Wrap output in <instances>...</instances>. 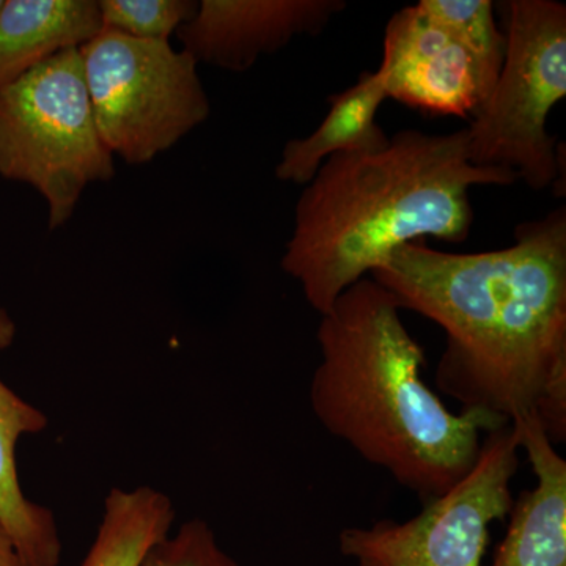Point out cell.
I'll return each mask as SVG.
<instances>
[{"label":"cell","instance_id":"cell-1","mask_svg":"<svg viewBox=\"0 0 566 566\" xmlns=\"http://www.w3.org/2000/svg\"><path fill=\"white\" fill-rule=\"evenodd\" d=\"M370 277L444 331L442 394L509 422L534 415L554 446L565 442V207L520 223L499 251L401 245Z\"/></svg>","mask_w":566,"mask_h":566},{"label":"cell","instance_id":"cell-2","mask_svg":"<svg viewBox=\"0 0 566 566\" xmlns=\"http://www.w3.org/2000/svg\"><path fill=\"white\" fill-rule=\"evenodd\" d=\"M319 316L308 392L316 420L423 504L455 486L485 436L510 423L482 409L447 408L423 379L424 352L400 305L374 279L354 283Z\"/></svg>","mask_w":566,"mask_h":566},{"label":"cell","instance_id":"cell-3","mask_svg":"<svg viewBox=\"0 0 566 566\" xmlns=\"http://www.w3.org/2000/svg\"><path fill=\"white\" fill-rule=\"evenodd\" d=\"M517 175L469 161L468 132L403 129L385 150L335 155L294 208L281 266L319 315L401 245L463 243L474 226L471 189L512 186Z\"/></svg>","mask_w":566,"mask_h":566},{"label":"cell","instance_id":"cell-4","mask_svg":"<svg viewBox=\"0 0 566 566\" xmlns=\"http://www.w3.org/2000/svg\"><path fill=\"white\" fill-rule=\"evenodd\" d=\"M114 159L96 128L80 50L0 91V177L46 200L50 230L73 218L88 186L115 177Z\"/></svg>","mask_w":566,"mask_h":566},{"label":"cell","instance_id":"cell-5","mask_svg":"<svg viewBox=\"0 0 566 566\" xmlns=\"http://www.w3.org/2000/svg\"><path fill=\"white\" fill-rule=\"evenodd\" d=\"M506 50L493 91L472 117L469 161L512 170L534 191L558 185L560 147L547 132L566 96V7L554 0L505 2Z\"/></svg>","mask_w":566,"mask_h":566},{"label":"cell","instance_id":"cell-6","mask_svg":"<svg viewBox=\"0 0 566 566\" xmlns=\"http://www.w3.org/2000/svg\"><path fill=\"white\" fill-rule=\"evenodd\" d=\"M80 54L96 128L126 164L151 163L210 117L199 63L169 41L102 31Z\"/></svg>","mask_w":566,"mask_h":566},{"label":"cell","instance_id":"cell-7","mask_svg":"<svg viewBox=\"0 0 566 566\" xmlns=\"http://www.w3.org/2000/svg\"><path fill=\"white\" fill-rule=\"evenodd\" d=\"M512 423L483 439L471 471L411 520L346 527L338 549L356 566H482L490 528L512 510L520 468Z\"/></svg>","mask_w":566,"mask_h":566},{"label":"cell","instance_id":"cell-8","mask_svg":"<svg viewBox=\"0 0 566 566\" xmlns=\"http://www.w3.org/2000/svg\"><path fill=\"white\" fill-rule=\"evenodd\" d=\"M378 74L387 99L457 117H472L499 76L419 6L398 10L387 22Z\"/></svg>","mask_w":566,"mask_h":566},{"label":"cell","instance_id":"cell-9","mask_svg":"<svg viewBox=\"0 0 566 566\" xmlns=\"http://www.w3.org/2000/svg\"><path fill=\"white\" fill-rule=\"evenodd\" d=\"M346 7L344 0H202L177 36L197 63L243 73L296 36L319 35Z\"/></svg>","mask_w":566,"mask_h":566},{"label":"cell","instance_id":"cell-10","mask_svg":"<svg viewBox=\"0 0 566 566\" xmlns=\"http://www.w3.org/2000/svg\"><path fill=\"white\" fill-rule=\"evenodd\" d=\"M520 449L535 485L520 494L490 566H566V461L547 439L536 416L516 417Z\"/></svg>","mask_w":566,"mask_h":566},{"label":"cell","instance_id":"cell-11","mask_svg":"<svg viewBox=\"0 0 566 566\" xmlns=\"http://www.w3.org/2000/svg\"><path fill=\"white\" fill-rule=\"evenodd\" d=\"M18 326L0 307V353L17 338ZM50 420L0 379V528L28 566H59L61 534L54 512L22 493L18 475V442L25 434L46 430Z\"/></svg>","mask_w":566,"mask_h":566},{"label":"cell","instance_id":"cell-12","mask_svg":"<svg viewBox=\"0 0 566 566\" xmlns=\"http://www.w3.org/2000/svg\"><path fill=\"white\" fill-rule=\"evenodd\" d=\"M102 31L95 0H3L0 91L54 55L80 50Z\"/></svg>","mask_w":566,"mask_h":566},{"label":"cell","instance_id":"cell-13","mask_svg":"<svg viewBox=\"0 0 566 566\" xmlns=\"http://www.w3.org/2000/svg\"><path fill=\"white\" fill-rule=\"evenodd\" d=\"M387 99L378 71L360 74L359 81L327 98L329 111L311 136L283 147L275 177L293 185H308L331 156L365 155L385 150L390 137L378 125L379 107Z\"/></svg>","mask_w":566,"mask_h":566},{"label":"cell","instance_id":"cell-14","mask_svg":"<svg viewBox=\"0 0 566 566\" xmlns=\"http://www.w3.org/2000/svg\"><path fill=\"white\" fill-rule=\"evenodd\" d=\"M175 516L169 495L155 488H112L81 566H140L148 551L170 535Z\"/></svg>","mask_w":566,"mask_h":566},{"label":"cell","instance_id":"cell-15","mask_svg":"<svg viewBox=\"0 0 566 566\" xmlns=\"http://www.w3.org/2000/svg\"><path fill=\"white\" fill-rule=\"evenodd\" d=\"M419 9L444 29L465 50L485 63L493 73H501L505 59V33L495 24L491 0H420Z\"/></svg>","mask_w":566,"mask_h":566},{"label":"cell","instance_id":"cell-16","mask_svg":"<svg viewBox=\"0 0 566 566\" xmlns=\"http://www.w3.org/2000/svg\"><path fill=\"white\" fill-rule=\"evenodd\" d=\"M103 31L132 39L169 41L199 9L193 0H99Z\"/></svg>","mask_w":566,"mask_h":566},{"label":"cell","instance_id":"cell-17","mask_svg":"<svg viewBox=\"0 0 566 566\" xmlns=\"http://www.w3.org/2000/svg\"><path fill=\"white\" fill-rule=\"evenodd\" d=\"M140 566H241L203 520H189L153 546Z\"/></svg>","mask_w":566,"mask_h":566},{"label":"cell","instance_id":"cell-18","mask_svg":"<svg viewBox=\"0 0 566 566\" xmlns=\"http://www.w3.org/2000/svg\"><path fill=\"white\" fill-rule=\"evenodd\" d=\"M0 566H28L18 556L17 549L11 545L9 536L3 534L2 528H0Z\"/></svg>","mask_w":566,"mask_h":566},{"label":"cell","instance_id":"cell-19","mask_svg":"<svg viewBox=\"0 0 566 566\" xmlns=\"http://www.w3.org/2000/svg\"><path fill=\"white\" fill-rule=\"evenodd\" d=\"M3 0H0V7H2Z\"/></svg>","mask_w":566,"mask_h":566}]
</instances>
